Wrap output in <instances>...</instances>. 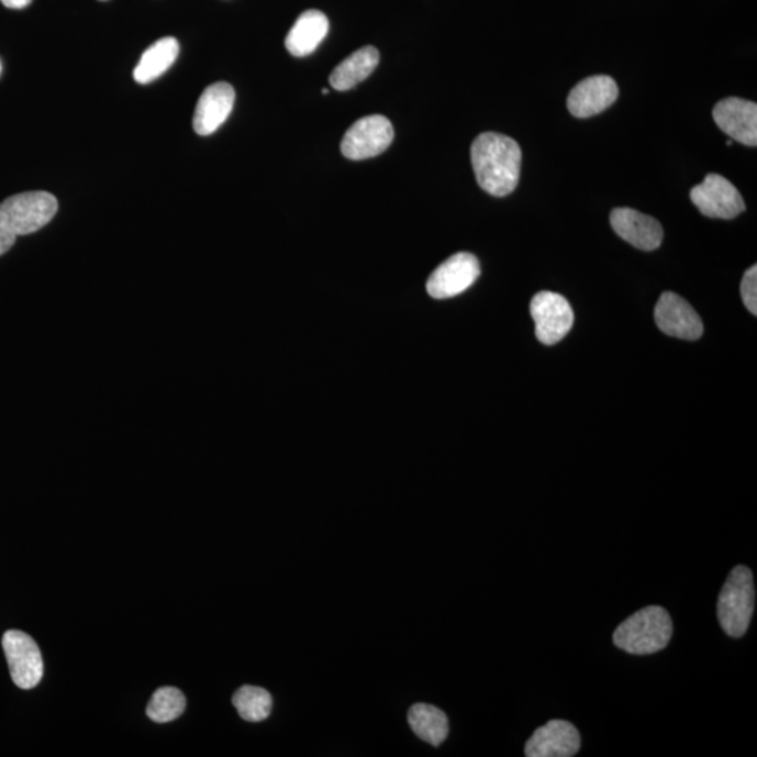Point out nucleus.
Instances as JSON below:
<instances>
[{"label": "nucleus", "mask_w": 757, "mask_h": 757, "mask_svg": "<svg viewBox=\"0 0 757 757\" xmlns=\"http://www.w3.org/2000/svg\"><path fill=\"white\" fill-rule=\"evenodd\" d=\"M235 89L226 82H218L204 90L198 100L192 126L198 135L213 134L225 123L235 105Z\"/></svg>", "instance_id": "nucleus-15"}, {"label": "nucleus", "mask_w": 757, "mask_h": 757, "mask_svg": "<svg viewBox=\"0 0 757 757\" xmlns=\"http://www.w3.org/2000/svg\"><path fill=\"white\" fill-rule=\"evenodd\" d=\"M531 313L535 320L536 337L545 345L560 343L574 326L571 304L560 293L538 292L532 299Z\"/></svg>", "instance_id": "nucleus-8"}, {"label": "nucleus", "mask_w": 757, "mask_h": 757, "mask_svg": "<svg viewBox=\"0 0 757 757\" xmlns=\"http://www.w3.org/2000/svg\"><path fill=\"white\" fill-rule=\"evenodd\" d=\"M0 2L3 3V7L9 9H24L27 8L33 0H0Z\"/></svg>", "instance_id": "nucleus-24"}, {"label": "nucleus", "mask_w": 757, "mask_h": 757, "mask_svg": "<svg viewBox=\"0 0 757 757\" xmlns=\"http://www.w3.org/2000/svg\"><path fill=\"white\" fill-rule=\"evenodd\" d=\"M755 611V583L749 568L735 567L721 589L716 614L724 632L739 638L748 632Z\"/></svg>", "instance_id": "nucleus-3"}, {"label": "nucleus", "mask_w": 757, "mask_h": 757, "mask_svg": "<svg viewBox=\"0 0 757 757\" xmlns=\"http://www.w3.org/2000/svg\"><path fill=\"white\" fill-rule=\"evenodd\" d=\"M581 748V735L571 723L564 720L548 721L537 728L526 742L527 757H571Z\"/></svg>", "instance_id": "nucleus-11"}, {"label": "nucleus", "mask_w": 757, "mask_h": 757, "mask_svg": "<svg viewBox=\"0 0 757 757\" xmlns=\"http://www.w3.org/2000/svg\"><path fill=\"white\" fill-rule=\"evenodd\" d=\"M57 212V198L49 192H23L0 204V227L16 237L32 235L47 226Z\"/></svg>", "instance_id": "nucleus-4"}, {"label": "nucleus", "mask_w": 757, "mask_h": 757, "mask_svg": "<svg viewBox=\"0 0 757 757\" xmlns=\"http://www.w3.org/2000/svg\"><path fill=\"white\" fill-rule=\"evenodd\" d=\"M713 116L719 129L746 146L757 145V105L738 98L721 100Z\"/></svg>", "instance_id": "nucleus-12"}, {"label": "nucleus", "mask_w": 757, "mask_h": 757, "mask_svg": "<svg viewBox=\"0 0 757 757\" xmlns=\"http://www.w3.org/2000/svg\"><path fill=\"white\" fill-rule=\"evenodd\" d=\"M0 73H2V64H0Z\"/></svg>", "instance_id": "nucleus-25"}, {"label": "nucleus", "mask_w": 757, "mask_h": 757, "mask_svg": "<svg viewBox=\"0 0 757 757\" xmlns=\"http://www.w3.org/2000/svg\"><path fill=\"white\" fill-rule=\"evenodd\" d=\"M619 98L617 84L611 76H591L579 82L568 96V110L577 119L601 114Z\"/></svg>", "instance_id": "nucleus-13"}, {"label": "nucleus", "mask_w": 757, "mask_h": 757, "mask_svg": "<svg viewBox=\"0 0 757 757\" xmlns=\"http://www.w3.org/2000/svg\"><path fill=\"white\" fill-rule=\"evenodd\" d=\"M741 294L745 307L756 316L757 314V267L752 266L745 272L741 283Z\"/></svg>", "instance_id": "nucleus-22"}, {"label": "nucleus", "mask_w": 757, "mask_h": 757, "mask_svg": "<svg viewBox=\"0 0 757 757\" xmlns=\"http://www.w3.org/2000/svg\"><path fill=\"white\" fill-rule=\"evenodd\" d=\"M394 138L393 125L383 115L364 116L345 132L342 152L349 160L382 155Z\"/></svg>", "instance_id": "nucleus-6"}, {"label": "nucleus", "mask_w": 757, "mask_h": 757, "mask_svg": "<svg viewBox=\"0 0 757 757\" xmlns=\"http://www.w3.org/2000/svg\"><path fill=\"white\" fill-rule=\"evenodd\" d=\"M690 198L704 216L716 220H734L746 208L744 198L733 182L714 172L705 176L703 182L692 188Z\"/></svg>", "instance_id": "nucleus-7"}, {"label": "nucleus", "mask_w": 757, "mask_h": 757, "mask_svg": "<svg viewBox=\"0 0 757 757\" xmlns=\"http://www.w3.org/2000/svg\"><path fill=\"white\" fill-rule=\"evenodd\" d=\"M186 704V695L179 689L162 688L152 695L146 714L155 723H171L185 713Z\"/></svg>", "instance_id": "nucleus-21"}, {"label": "nucleus", "mask_w": 757, "mask_h": 757, "mask_svg": "<svg viewBox=\"0 0 757 757\" xmlns=\"http://www.w3.org/2000/svg\"><path fill=\"white\" fill-rule=\"evenodd\" d=\"M409 724L419 738L439 746L448 738L449 723L444 711L431 704H415L409 711Z\"/></svg>", "instance_id": "nucleus-19"}, {"label": "nucleus", "mask_w": 757, "mask_h": 757, "mask_svg": "<svg viewBox=\"0 0 757 757\" xmlns=\"http://www.w3.org/2000/svg\"><path fill=\"white\" fill-rule=\"evenodd\" d=\"M379 51L375 47H364L355 51L348 58H345L342 64L333 70L330 75V85L335 90L345 91L355 88V86L364 82L374 73L376 66L379 65Z\"/></svg>", "instance_id": "nucleus-17"}, {"label": "nucleus", "mask_w": 757, "mask_h": 757, "mask_svg": "<svg viewBox=\"0 0 757 757\" xmlns=\"http://www.w3.org/2000/svg\"><path fill=\"white\" fill-rule=\"evenodd\" d=\"M480 277V263L470 253H457L431 274L426 291L434 299H449L464 293Z\"/></svg>", "instance_id": "nucleus-9"}, {"label": "nucleus", "mask_w": 757, "mask_h": 757, "mask_svg": "<svg viewBox=\"0 0 757 757\" xmlns=\"http://www.w3.org/2000/svg\"><path fill=\"white\" fill-rule=\"evenodd\" d=\"M179 53L180 45L175 37L157 40L145 51L140 64L136 65L134 70L135 82L147 85L160 78L176 63Z\"/></svg>", "instance_id": "nucleus-18"}, {"label": "nucleus", "mask_w": 757, "mask_h": 757, "mask_svg": "<svg viewBox=\"0 0 757 757\" xmlns=\"http://www.w3.org/2000/svg\"><path fill=\"white\" fill-rule=\"evenodd\" d=\"M471 165L482 190L505 197L520 182L522 151L510 136L485 132L471 145Z\"/></svg>", "instance_id": "nucleus-1"}, {"label": "nucleus", "mask_w": 757, "mask_h": 757, "mask_svg": "<svg viewBox=\"0 0 757 757\" xmlns=\"http://www.w3.org/2000/svg\"><path fill=\"white\" fill-rule=\"evenodd\" d=\"M654 316L660 332L669 337L694 342L703 335V322L698 312L673 292L660 294Z\"/></svg>", "instance_id": "nucleus-10"}, {"label": "nucleus", "mask_w": 757, "mask_h": 757, "mask_svg": "<svg viewBox=\"0 0 757 757\" xmlns=\"http://www.w3.org/2000/svg\"><path fill=\"white\" fill-rule=\"evenodd\" d=\"M329 27L326 14L319 12V10H308L298 18L291 32L287 35V49L293 57H308L326 38Z\"/></svg>", "instance_id": "nucleus-16"}, {"label": "nucleus", "mask_w": 757, "mask_h": 757, "mask_svg": "<svg viewBox=\"0 0 757 757\" xmlns=\"http://www.w3.org/2000/svg\"><path fill=\"white\" fill-rule=\"evenodd\" d=\"M673 624L660 606H647L624 620L614 630L613 643L628 654L648 655L663 652L672 638Z\"/></svg>", "instance_id": "nucleus-2"}, {"label": "nucleus", "mask_w": 757, "mask_h": 757, "mask_svg": "<svg viewBox=\"0 0 757 757\" xmlns=\"http://www.w3.org/2000/svg\"><path fill=\"white\" fill-rule=\"evenodd\" d=\"M613 231L623 241L644 252H653L660 246L664 238V229L653 216L632 210V208H617L611 213Z\"/></svg>", "instance_id": "nucleus-14"}, {"label": "nucleus", "mask_w": 757, "mask_h": 757, "mask_svg": "<svg viewBox=\"0 0 757 757\" xmlns=\"http://www.w3.org/2000/svg\"><path fill=\"white\" fill-rule=\"evenodd\" d=\"M232 701L238 715L243 720L251 721V723H260L271 714L272 698L266 689L256 688V686H243L233 695Z\"/></svg>", "instance_id": "nucleus-20"}, {"label": "nucleus", "mask_w": 757, "mask_h": 757, "mask_svg": "<svg viewBox=\"0 0 757 757\" xmlns=\"http://www.w3.org/2000/svg\"><path fill=\"white\" fill-rule=\"evenodd\" d=\"M14 243H16V236L0 227V256H3L4 253H8L10 248L13 247Z\"/></svg>", "instance_id": "nucleus-23"}, {"label": "nucleus", "mask_w": 757, "mask_h": 757, "mask_svg": "<svg viewBox=\"0 0 757 757\" xmlns=\"http://www.w3.org/2000/svg\"><path fill=\"white\" fill-rule=\"evenodd\" d=\"M2 645L10 676L18 688L30 690L42 682L44 675L42 652L29 634L19 630H9L3 635Z\"/></svg>", "instance_id": "nucleus-5"}]
</instances>
